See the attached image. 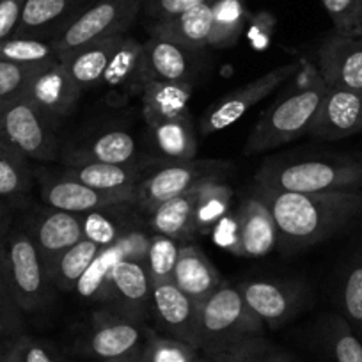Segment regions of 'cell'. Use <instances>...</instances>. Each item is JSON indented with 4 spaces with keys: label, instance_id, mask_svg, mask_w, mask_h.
Listing matches in <instances>:
<instances>
[{
    "label": "cell",
    "instance_id": "1",
    "mask_svg": "<svg viewBox=\"0 0 362 362\" xmlns=\"http://www.w3.org/2000/svg\"><path fill=\"white\" fill-rule=\"evenodd\" d=\"M254 194L272 211L288 249L325 242L362 217V190L298 194L256 183Z\"/></svg>",
    "mask_w": 362,
    "mask_h": 362
},
{
    "label": "cell",
    "instance_id": "2",
    "mask_svg": "<svg viewBox=\"0 0 362 362\" xmlns=\"http://www.w3.org/2000/svg\"><path fill=\"white\" fill-rule=\"evenodd\" d=\"M263 322L231 284L222 283L199 304L197 350L208 362H222L245 341L263 336Z\"/></svg>",
    "mask_w": 362,
    "mask_h": 362
},
{
    "label": "cell",
    "instance_id": "3",
    "mask_svg": "<svg viewBox=\"0 0 362 362\" xmlns=\"http://www.w3.org/2000/svg\"><path fill=\"white\" fill-rule=\"evenodd\" d=\"M325 90L327 83L316 71L308 86L274 103L257 119L256 127L247 139L243 153L257 155L270 151L309 134Z\"/></svg>",
    "mask_w": 362,
    "mask_h": 362
},
{
    "label": "cell",
    "instance_id": "4",
    "mask_svg": "<svg viewBox=\"0 0 362 362\" xmlns=\"http://www.w3.org/2000/svg\"><path fill=\"white\" fill-rule=\"evenodd\" d=\"M256 183L298 194L362 190V162L350 158H308L268 163L257 173Z\"/></svg>",
    "mask_w": 362,
    "mask_h": 362
},
{
    "label": "cell",
    "instance_id": "5",
    "mask_svg": "<svg viewBox=\"0 0 362 362\" xmlns=\"http://www.w3.org/2000/svg\"><path fill=\"white\" fill-rule=\"evenodd\" d=\"M0 274L22 313H34L50 302L52 283L47 263L29 233L4 236Z\"/></svg>",
    "mask_w": 362,
    "mask_h": 362
},
{
    "label": "cell",
    "instance_id": "6",
    "mask_svg": "<svg viewBox=\"0 0 362 362\" xmlns=\"http://www.w3.org/2000/svg\"><path fill=\"white\" fill-rule=\"evenodd\" d=\"M153 330L146 322L114 309L96 311L75 341V351L93 362L141 358Z\"/></svg>",
    "mask_w": 362,
    "mask_h": 362
},
{
    "label": "cell",
    "instance_id": "7",
    "mask_svg": "<svg viewBox=\"0 0 362 362\" xmlns=\"http://www.w3.org/2000/svg\"><path fill=\"white\" fill-rule=\"evenodd\" d=\"M146 0H95L54 41L59 59L87 45L124 36L139 18Z\"/></svg>",
    "mask_w": 362,
    "mask_h": 362
},
{
    "label": "cell",
    "instance_id": "8",
    "mask_svg": "<svg viewBox=\"0 0 362 362\" xmlns=\"http://www.w3.org/2000/svg\"><path fill=\"white\" fill-rule=\"evenodd\" d=\"M57 124L45 117L27 100H18L0 110V141L23 156L50 162L59 155Z\"/></svg>",
    "mask_w": 362,
    "mask_h": 362
},
{
    "label": "cell",
    "instance_id": "9",
    "mask_svg": "<svg viewBox=\"0 0 362 362\" xmlns=\"http://www.w3.org/2000/svg\"><path fill=\"white\" fill-rule=\"evenodd\" d=\"M298 71L297 62L283 64L274 68L272 71L250 80L245 86L238 87L236 90L226 95L218 100L215 105L206 110V114L201 119V134L211 135L229 128L233 123L245 116L249 109L263 102L267 96H270L276 89H279L286 80H290Z\"/></svg>",
    "mask_w": 362,
    "mask_h": 362
},
{
    "label": "cell",
    "instance_id": "10",
    "mask_svg": "<svg viewBox=\"0 0 362 362\" xmlns=\"http://www.w3.org/2000/svg\"><path fill=\"white\" fill-rule=\"evenodd\" d=\"M83 90L66 71L61 61L48 62L33 69L23 100L36 107L45 117L61 127L78 107Z\"/></svg>",
    "mask_w": 362,
    "mask_h": 362
},
{
    "label": "cell",
    "instance_id": "11",
    "mask_svg": "<svg viewBox=\"0 0 362 362\" xmlns=\"http://www.w3.org/2000/svg\"><path fill=\"white\" fill-rule=\"evenodd\" d=\"M224 167L222 162H170L141 181L137 204H141L146 211H153L165 201L192 190L206 177L221 176Z\"/></svg>",
    "mask_w": 362,
    "mask_h": 362
},
{
    "label": "cell",
    "instance_id": "12",
    "mask_svg": "<svg viewBox=\"0 0 362 362\" xmlns=\"http://www.w3.org/2000/svg\"><path fill=\"white\" fill-rule=\"evenodd\" d=\"M41 197L52 210L69 211L76 215L116 208L121 204H137L139 201V194L102 192L83 185L66 173L62 176L45 177L41 183Z\"/></svg>",
    "mask_w": 362,
    "mask_h": 362
},
{
    "label": "cell",
    "instance_id": "13",
    "mask_svg": "<svg viewBox=\"0 0 362 362\" xmlns=\"http://www.w3.org/2000/svg\"><path fill=\"white\" fill-rule=\"evenodd\" d=\"M250 311L268 329H281L297 316L304 305L305 291L300 286L281 281H247L238 286Z\"/></svg>",
    "mask_w": 362,
    "mask_h": 362
},
{
    "label": "cell",
    "instance_id": "14",
    "mask_svg": "<svg viewBox=\"0 0 362 362\" xmlns=\"http://www.w3.org/2000/svg\"><path fill=\"white\" fill-rule=\"evenodd\" d=\"M318 73L329 87L362 95V37L361 34L334 30L318 50Z\"/></svg>",
    "mask_w": 362,
    "mask_h": 362
},
{
    "label": "cell",
    "instance_id": "15",
    "mask_svg": "<svg viewBox=\"0 0 362 362\" xmlns=\"http://www.w3.org/2000/svg\"><path fill=\"white\" fill-rule=\"evenodd\" d=\"M362 132V95L327 86L309 135L320 141H341Z\"/></svg>",
    "mask_w": 362,
    "mask_h": 362
},
{
    "label": "cell",
    "instance_id": "16",
    "mask_svg": "<svg viewBox=\"0 0 362 362\" xmlns=\"http://www.w3.org/2000/svg\"><path fill=\"white\" fill-rule=\"evenodd\" d=\"M151 315L160 323L165 336L197 348L199 304L183 293L173 281L153 284Z\"/></svg>",
    "mask_w": 362,
    "mask_h": 362
},
{
    "label": "cell",
    "instance_id": "17",
    "mask_svg": "<svg viewBox=\"0 0 362 362\" xmlns=\"http://www.w3.org/2000/svg\"><path fill=\"white\" fill-rule=\"evenodd\" d=\"M279 240V231L272 211L252 192L240 206L235 218V243L231 250L243 257H263L272 252Z\"/></svg>",
    "mask_w": 362,
    "mask_h": 362
},
{
    "label": "cell",
    "instance_id": "18",
    "mask_svg": "<svg viewBox=\"0 0 362 362\" xmlns=\"http://www.w3.org/2000/svg\"><path fill=\"white\" fill-rule=\"evenodd\" d=\"M95 0H25L13 36L54 41Z\"/></svg>",
    "mask_w": 362,
    "mask_h": 362
},
{
    "label": "cell",
    "instance_id": "19",
    "mask_svg": "<svg viewBox=\"0 0 362 362\" xmlns=\"http://www.w3.org/2000/svg\"><path fill=\"white\" fill-rule=\"evenodd\" d=\"M153 284L144 264L123 259L116 264L107 304L114 311L146 322L151 315Z\"/></svg>",
    "mask_w": 362,
    "mask_h": 362
},
{
    "label": "cell",
    "instance_id": "20",
    "mask_svg": "<svg viewBox=\"0 0 362 362\" xmlns=\"http://www.w3.org/2000/svg\"><path fill=\"white\" fill-rule=\"evenodd\" d=\"M192 54V50L169 37L149 34V40L142 43V86L148 82L190 83Z\"/></svg>",
    "mask_w": 362,
    "mask_h": 362
},
{
    "label": "cell",
    "instance_id": "21",
    "mask_svg": "<svg viewBox=\"0 0 362 362\" xmlns=\"http://www.w3.org/2000/svg\"><path fill=\"white\" fill-rule=\"evenodd\" d=\"M173 283L196 304H201L214 295L224 281L206 254L197 245L189 243L180 247Z\"/></svg>",
    "mask_w": 362,
    "mask_h": 362
},
{
    "label": "cell",
    "instance_id": "22",
    "mask_svg": "<svg viewBox=\"0 0 362 362\" xmlns=\"http://www.w3.org/2000/svg\"><path fill=\"white\" fill-rule=\"evenodd\" d=\"M30 236L48 264L83 238L82 215L61 210L47 211L36 221Z\"/></svg>",
    "mask_w": 362,
    "mask_h": 362
},
{
    "label": "cell",
    "instance_id": "23",
    "mask_svg": "<svg viewBox=\"0 0 362 362\" xmlns=\"http://www.w3.org/2000/svg\"><path fill=\"white\" fill-rule=\"evenodd\" d=\"M211 29H214V9L211 2H204L174 18L153 23L149 34L169 37L189 50L196 52L210 47Z\"/></svg>",
    "mask_w": 362,
    "mask_h": 362
},
{
    "label": "cell",
    "instance_id": "24",
    "mask_svg": "<svg viewBox=\"0 0 362 362\" xmlns=\"http://www.w3.org/2000/svg\"><path fill=\"white\" fill-rule=\"evenodd\" d=\"M121 40H123V36L87 45V47L64 55L59 61L64 64L66 71L69 73V76L75 80L80 89H95V87L102 86L103 75H105L110 59H112Z\"/></svg>",
    "mask_w": 362,
    "mask_h": 362
},
{
    "label": "cell",
    "instance_id": "25",
    "mask_svg": "<svg viewBox=\"0 0 362 362\" xmlns=\"http://www.w3.org/2000/svg\"><path fill=\"white\" fill-rule=\"evenodd\" d=\"M142 112L146 124L174 119L189 114L192 83L187 82H148L142 86Z\"/></svg>",
    "mask_w": 362,
    "mask_h": 362
},
{
    "label": "cell",
    "instance_id": "26",
    "mask_svg": "<svg viewBox=\"0 0 362 362\" xmlns=\"http://www.w3.org/2000/svg\"><path fill=\"white\" fill-rule=\"evenodd\" d=\"M137 156V144L128 132L109 130L96 135L82 148L66 156V165L78 163H114V165H134Z\"/></svg>",
    "mask_w": 362,
    "mask_h": 362
},
{
    "label": "cell",
    "instance_id": "27",
    "mask_svg": "<svg viewBox=\"0 0 362 362\" xmlns=\"http://www.w3.org/2000/svg\"><path fill=\"white\" fill-rule=\"evenodd\" d=\"M153 144L170 162H190L197 155V135L190 114L149 124Z\"/></svg>",
    "mask_w": 362,
    "mask_h": 362
},
{
    "label": "cell",
    "instance_id": "28",
    "mask_svg": "<svg viewBox=\"0 0 362 362\" xmlns=\"http://www.w3.org/2000/svg\"><path fill=\"white\" fill-rule=\"evenodd\" d=\"M196 204V190L192 189L149 211V226L156 235L169 236L176 242L190 238L194 233H197Z\"/></svg>",
    "mask_w": 362,
    "mask_h": 362
},
{
    "label": "cell",
    "instance_id": "29",
    "mask_svg": "<svg viewBox=\"0 0 362 362\" xmlns=\"http://www.w3.org/2000/svg\"><path fill=\"white\" fill-rule=\"evenodd\" d=\"M66 174L78 180L90 189L102 192L139 194L141 173L135 165H114V163H78L66 167Z\"/></svg>",
    "mask_w": 362,
    "mask_h": 362
},
{
    "label": "cell",
    "instance_id": "30",
    "mask_svg": "<svg viewBox=\"0 0 362 362\" xmlns=\"http://www.w3.org/2000/svg\"><path fill=\"white\" fill-rule=\"evenodd\" d=\"M123 259H127L123 238L110 243V245L102 247L100 252L96 254L95 259H93V263L89 264V268L83 272V276L76 283V295L80 298H83V300L103 302V304H107L114 268Z\"/></svg>",
    "mask_w": 362,
    "mask_h": 362
},
{
    "label": "cell",
    "instance_id": "31",
    "mask_svg": "<svg viewBox=\"0 0 362 362\" xmlns=\"http://www.w3.org/2000/svg\"><path fill=\"white\" fill-rule=\"evenodd\" d=\"M142 43L123 36L109 62L102 86L110 90H142Z\"/></svg>",
    "mask_w": 362,
    "mask_h": 362
},
{
    "label": "cell",
    "instance_id": "32",
    "mask_svg": "<svg viewBox=\"0 0 362 362\" xmlns=\"http://www.w3.org/2000/svg\"><path fill=\"white\" fill-rule=\"evenodd\" d=\"M100 249L102 247L98 243L82 238L62 254H59L54 261L47 264L52 286L62 291L75 290L76 283L83 276V272L89 268V264L93 263Z\"/></svg>",
    "mask_w": 362,
    "mask_h": 362
},
{
    "label": "cell",
    "instance_id": "33",
    "mask_svg": "<svg viewBox=\"0 0 362 362\" xmlns=\"http://www.w3.org/2000/svg\"><path fill=\"white\" fill-rule=\"evenodd\" d=\"M197 197L196 204V221L197 231L206 233L217 222L222 221V217L228 211L229 203H231L233 190L221 181V176H210L197 183L194 187Z\"/></svg>",
    "mask_w": 362,
    "mask_h": 362
},
{
    "label": "cell",
    "instance_id": "34",
    "mask_svg": "<svg viewBox=\"0 0 362 362\" xmlns=\"http://www.w3.org/2000/svg\"><path fill=\"white\" fill-rule=\"evenodd\" d=\"M0 61H8L25 68H37L59 61V55L52 41L40 40V37L11 36L0 41Z\"/></svg>",
    "mask_w": 362,
    "mask_h": 362
},
{
    "label": "cell",
    "instance_id": "35",
    "mask_svg": "<svg viewBox=\"0 0 362 362\" xmlns=\"http://www.w3.org/2000/svg\"><path fill=\"white\" fill-rule=\"evenodd\" d=\"M323 344L330 362H362V341L343 316H330L323 329Z\"/></svg>",
    "mask_w": 362,
    "mask_h": 362
},
{
    "label": "cell",
    "instance_id": "36",
    "mask_svg": "<svg viewBox=\"0 0 362 362\" xmlns=\"http://www.w3.org/2000/svg\"><path fill=\"white\" fill-rule=\"evenodd\" d=\"M214 9V29H211L210 47L228 48L238 41L245 23V6L243 0H211Z\"/></svg>",
    "mask_w": 362,
    "mask_h": 362
},
{
    "label": "cell",
    "instance_id": "37",
    "mask_svg": "<svg viewBox=\"0 0 362 362\" xmlns=\"http://www.w3.org/2000/svg\"><path fill=\"white\" fill-rule=\"evenodd\" d=\"M27 156L0 141V197H15L27 192L33 183Z\"/></svg>",
    "mask_w": 362,
    "mask_h": 362
},
{
    "label": "cell",
    "instance_id": "38",
    "mask_svg": "<svg viewBox=\"0 0 362 362\" xmlns=\"http://www.w3.org/2000/svg\"><path fill=\"white\" fill-rule=\"evenodd\" d=\"M180 247L176 240L163 235L149 236L148 254H146L144 268L148 272L151 284L156 283H170L176 268L177 256H180Z\"/></svg>",
    "mask_w": 362,
    "mask_h": 362
},
{
    "label": "cell",
    "instance_id": "39",
    "mask_svg": "<svg viewBox=\"0 0 362 362\" xmlns=\"http://www.w3.org/2000/svg\"><path fill=\"white\" fill-rule=\"evenodd\" d=\"M339 304L343 318L350 323L351 329L362 332V259L355 261L344 274Z\"/></svg>",
    "mask_w": 362,
    "mask_h": 362
},
{
    "label": "cell",
    "instance_id": "40",
    "mask_svg": "<svg viewBox=\"0 0 362 362\" xmlns=\"http://www.w3.org/2000/svg\"><path fill=\"white\" fill-rule=\"evenodd\" d=\"M8 355L13 362H66L54 346L23 334L8 344Z\"/></svg>",
    "mask_w": 362,
    "mask_h": 362
},
{
    "label": "cell",
    "instance_id": "41",
    "mask_svg": "<svg viewBox=\"0 0 362 362\" xmlns=\"http://www.w3.org/2000/svg\"><path fill=\"white\" fill-rule=\"evenodd\" d=\"M33 69L0 61V110L23 98Z\"/></svg>",
    "mask_w": 362,
    "mask_h": 362
},
{
    "label": "cell",
    "instance_id": "42",
    "mask_svg": "<svg viewBox=\"0 0 362 362\" xmlns=\"http://www.w3.org/2000/svg\"><path fill=\"white\" fill-rule=\"evenodd\" d=\"M107 210L89 211V214L82 215L83 238L98 243L100 247L110 245V243L117 242L124 235V233H121L116 218L105 215Z\"/></svg>",
    "mask_w": 362,
    "mask_h": 362
},
{
    "label": "cell",
    "instance_id": "43",
    "mask_svg": "<svg viewBox=\"0 0 362 362\" xmlns=\"http://www.w3.org/2000/svg\"><path fill=\"white\" fill-rule=\"evenodd\" d=\"M337 33L355 34L362 29V0H322Z\"/></svg>",
    "mask_w": 362,
    "mask_h": 362
},
{
    "label": "cell",
    "instance_id": "44",
    "mask_svg": "<svg viewBox=\"0 0 362 362\" xmlns=\"http://www.w3.org/2000/svg\"><path fill=\"white\" fill-rule=\"evenodd\" d=\"M291 358L288 355L281 354L270 343L263 339V336L254 337V339L245 341L242 346L236 348L233 354L222 362H290Z\"/></svg>",
    "mask_w": 362,
    "mask_h": 362
},
{
    "label": "cell",
    "instance_id": "45",
    "mask_svg": "<svg viewBox=\"0 0 362 362\" xmlns=\"http://www.w3.org/2000/svg\"><path fill=\"white\" fill-rule=\"evenodd\" d=\"M15 298L9 293L2 274H0V341L16 339L22 329V316Z\"/></svg>",
    "mask_w": 362,
    "mask_h": 362
},
{
    "label": "cell",
    "instance_id": "46",
    "mask_svg": "<svg viewBox=\"0 0 362 362\" xmlns=\"http://www.w3.org/2000/svg\"><path fill=\"white\" fill-rule=\"evenodd\" d=\"M204 2H211V0H146L142 11H146V15L149 20H153V23H156L174 18V16L189 11L196 6L204 4Z\"/></svg>",
    "mask_w": 362,
    "mask_h": 362
},
{
    "label": "cell",
    "instance_id": "47",
    "mask_svg": "<svg viewBox=\"0 0 362 362\" xmlns=\"http://www.w3.org/2000/svg\"><path fill=\"white\" fill-rule=\"evenodd\" d=\"M25 0H0V41L15 34Z\"/></svg>",
    "mask_w": 362,
    "mask_h": 362
},
{
    "label": "cell",
    "instance_id": "48",
    "mask_svg": "<svg viewBox=\"0 0 362 362\" xmlns=\"http://www.w3.org/2000/svg\"><path fill=\"white\" fill-rule=\"evenodd\" d=\"M0 362H13L8 355V346H0Z\"/></svg>",
    "mask_w": 362,
    "mask_h": 362
},
{
    "label": "cell",
    "instance_id": "49",
    "mask_svg": "<svg viewBox=\"0 0 362 362\" xmlns=\"http://www.w3.org/2000/svg\"><path fill=\"white\" fill-rule=\"evenodd\" d=\"M4 231H0V261H2V243H4Z\"/></svg>",
    "mask_w": 362,
    "mask_h": 362
},
{
    "label": "cell",
    "instance_id": "50",
    "mask_svg": "<svg viewBox=\"0 0 362 362\" xmlns=\"http://www.w3.org/2000/svg\"><path fill=\"white\" fill-rule=\"evenodd\" d=\"M0 231H4V224H2V215H0Z\"/></svg>",
    "mask_w": 362,
    "mask_h": 362
},
{
    "label": "cell",
    "instance_id": "51",
    "mask_svg": "<svg viewBox=\"0 0 362 362\" xmlns=\"http://www.w3.org/2000/svg\"><path fill=\"white\" fill-rule=\"evenodd\" d=\"M119 362H141V358H134V361H119Z\"/></svg>",
    "mask_w": 362,
    "mask_h": 362
},
{
    "label": "cell",
    "instance_id": "52",
    "mask_svg": "<svg viewBox=\"0 0 362 362\" xmlns=\"http://www.w3.org/2000/svg\"><path fill=\"white\" fill-rule=\"evenodd\" d=\"M199 362H208V361H206V358H201V361H199Z\"/></svg>",
    "mask_w": 362,
    "mask_h": 362
},
{
    "label": "cell",
    "instance_id": "53",
    "mask_svg": "<svg viewBox=\"0 0 362 362\" xmlns=\"http://www.w3.org/2000/svg\"><path fill=\"white\" fill-rule=\"evenodd\" d=\"M357 34H361V37H362V29L361 30H358V33Z\"/></svg>",
    "mask_w": 362,
    "mask_h": 362
},
{
    "label": "cell",
    "instance_id": "54",
    "mask_svg": "<svg viewBox=\"0 0 362 362\" xmlns=\"http://www.w3.org/2000/svg\"><path fill=\"white\" fill-rule=\"evenodd\" d=\"M290 362H293V361H290Z\"/></svg>",
    "mask_w": 362,
    "mask_h": 362
}]
</instances>
